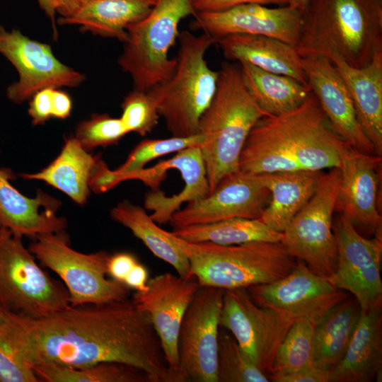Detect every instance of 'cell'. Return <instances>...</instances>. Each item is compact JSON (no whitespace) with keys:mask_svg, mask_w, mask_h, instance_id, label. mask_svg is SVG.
I'll return each instance as SVG.
<instances>
[{"mask_svg":"<svg viewBox=\"0 0 382 382\" xmlns=\"http://www.w3.org/2000/svg\"><path fill=\"white\" fill-rule=\"evenodd\" d=\"M75 0H57L59 7L57 12L60 16L65 15L73 6Z\"/></svg>","mask_w":382,"mask_h":382,"instance_id":"obj_46","label":"cell"},{"mask_svg":"<svg viewBox=\"0 0 382 382\" xmlns=\"http://www.w3.org/2000/svg\"><path fill=\"white\" fill-rule=\"evenodd\" d=\"M270 197L259 175L238 170L223 178L206 197L187 202L169 223L178 228L235 217L260 219Z\"/></svg>","mask_w":382,"mask_h":382,"instance_id":"obj_16","label":"cell"},{"mask_svg":"<svg viewBox=\"0 0 382 382\" xmlns=\"http://www.w3.org/2000/svg\"><path fill=\"white\" fill-rule=\"evenodd\" d=\"M177 64L172 76L148 91L160 116L173 137L198 134L199 120L212 103L217 88L219 71L212 69L205 59L215 39L188 30L178 35Z\"/></svg>","mask_w":382,"mask_h":382,"instance_id":"obj_5","label":"cell"},{"mask_svg":"<svg viewBox=\"0 0 382 382\" xmlns=\"http://www.w3.org/2000/svg\"><path fill=\"white\" fill-rule=\"evenodd\" d=\"M191 28L216 39L233 34L265 35L296 47L301 12L289 5L269 8L248 4L217 11L196 12Z\"/></svg>","mask_w":382,"mask_h":382,"instance_id":"obj_18","label":"cell"},{"mask_svg":"<svg viewBox=\"0 0 382 382\" xmlns=\"http://www.w3.org/2000/svg\"><path fill=\"white\" fill-rule=\"evenodd\" d=\"M40 8L45 12L46 15L50 18L52 23L54 21L55 13L59 7L57 0H37Z\"/></svg>","mask_w":382,"mask_h":382,"instance_id":"obj_45","label":"cell"},{"mask_svg":"<svg viewBox=\"0 0 382 382\" xmlns=\"http://www.w3.org/2000/svg\"><path fill=\"white\" fill-rule=\"evenodd\" d=\"M148 277L147 269L138 262L129 272L123 284L136 291H144L147 289Z\"/></svg>","mask_w":382,"mask_h":382,"instance_id":"obj_44","label":"cell"},{"mask_svg":"<svg viewBox=\"0 0 382 382\" xmlns=\"http://www.w3.org/2000/svg\"><path fill=\"white\" fill-rule=\"evenodd\" d=\"M218 382H268V376L248 358L231 333L219 331Z\"/></svg>","mask_w":382,"mask_h":382,"instance_id":"obj_34","label":"cell"},{"mask_svg":"<svg viewBox=\"0 0 382 382\" xmlns=\"http://www.w3.org/2000/svg\"><path fill=\"white\" fill-rule=\"evenodd\" d=\"M202 142L203 137L200 134L185 137L172 136L166 139H144L133 149L125 163L112 171L115 174H125L141 170L155 158L189 147L200 146Z\"/></svg>","mask_w":382,"mask_h":382,"instance_id":"obj_35","label":"cell"},{"mask_svg":"<svg viewBox=\"0 0 382 382\" xmlns=\"http://www.w3.org/2000/svg\"><path fill=\"white\" fill-rule=\"evenodd\" d=\"M0 53L16 68L18 80L6 89L8 99L21 104L45 88L76 87L84 75L62 63L50 45L0 26Z\"/></svg>","mask_w":382,"mask_h":382,"instance_id":"obj_15","label":"cell"},{"mask_svg":"<svg viewBox=\"0 0 382 382\" xmlns=\"http://www.w3.org/2000/svg\"><path fill=\"white\" fill-rule=\"evenodd\" d=\"M120 117L127 132H135L141 136L150 133L157 125L160 117L157 105L145 91L133 89L122 103Z\"/></svg>","mask_w":382,"mask_h":382,"instance_id":"obj_36","label":"cell"},{"mask_svg":"<svg viewBox=\"0 0 382 382\" xmlns=\"http://www.w3.org/2000/svg\"><path fill=\"white\" fill-rule=\"evenodd\" d=\"M301 58L337 54L361 68L382 52V0H309L301 12Z\"/></svg>","mask_w":382,"mask_h":382,"instance_id":"obj_3","label":"cell"},{"mask_svg":"<svg viewBox=\"0 0 382 382\" xmlns=\"http://www.w3.org/2000/svg\"><path fill=\"white\" fill-rule=\"evenodd\" d=\"M307 82L332 129L352 148L376 154L357 117L347 88L331 61L325 57L301 59Z\"/></svg>","mask_w":382,"mask_h":382,"instance_id":"obj_20","label":"cell"},{"mask_svg":"<svg viewBox=\"0 0 382 382\" xmlns=\"http://www.w3.org/2000/svg\"><path fill=\"white\" fill-rule=\"evenodd\" d=\"M216 43L229 60L246 62L308 85L302 58L296 47L286 42L265 35L233 34L216 39Z\"/></svg>","mask_w":382,"mask_h":382,"instance_id":"obj_25","label":"cell"},{"mask_svg":"<svg viewBox=\"0 0 382 382\" xmlns=\"http://www.w3.org/2000/svg\"><path fill=\"white\" fill-rule=\"evenodd\" d=\"M52 98L54 102L53 118L65 120L70 117L72 110L71 96L60 88H54Z\"/></svg>","mask_w":382,"mask_h":382,"instance_id":"obj_43","label":"cell"},{"mask_svg":"<svg viewBox=\"0 0 382 382\" xmlns=\"http://www.w3.org/2000/svg\"><path fill=\"white\" fill-rule=\"evenodd\" d=\"M180 244L189 259L190 275L200 286L226 290L270 284L286 276L297 264L281 243L221 245L180 238Z\"/></svg>","mask_w":382,"mask_h":382,"instance_id":"obj_6","label":"cell"},{"mask_svg":"<svg viewBox=\"0 0 382 382\" xmlns=\"http://www.w3.org/2000/svg\"><path fill=\"white\" fill-rule=\"evenodd\" d=\"M6 319L30 367L118 363L143 371L151 382L187 381L170 368L149 315L132 301L69 306L38 319L7 311Z\"/></svg>","mask_w":382,"mask_h":382,"instance_id":"obj_1","label":"cell"},{"mask_svg":"<svg viewBox=\"0 0 382 382\" xmlns=\"http://www.w3.org/2000/svg\"><path fill=\"white\" fill-rule=\"evenodd\" d=\"M195 12L217 11L236 6L257 4L261 5H290L291 0H192Z\"/></svg>","mask_w":382,"mask_h":382,"instance_id":"obj_40","label":"cell"},{"mask_svg":"<svg viewBox=\"0 0 382 382\" xmlns=\"http://www.w3.org/2000/svg\"><path fill=\"white\" fill-rule=\"evenodd\" d=\"M127 132L120 118L108 114H95L78 124L74 137L88 151L99 146H108L117 142Z\"/></svg>","mask_w":382,"mask_h":382,"instance_id":"obj_37","label":"cell"},{"mask_svg":"<svg viewBox=\"0 0 382 382\" xmlns=\"http://www.w3.org/2000/svg\"><path fill=\"white\" fill-rule=\"evenodd\" d=\"M224 289L200 286L183 317L179 368L188 381L218 382L217 350Z\"/></svg>","mask_w":382,"mask_h":382,"instance_id":"obj_14","label":"cell"},{"mask_svg":"<svg viewBox=\"0 0 382 382\" xmlns=\"http://www.w3.org/2000/svg\"><path fill=\"white\" fill-rule=\"evenodd\" d=\"M246 289L257 306L293 321L307 319L315 326L349 295L336 288L328 279L313 272L299 260L296 267L284 277Z\"/></svg>","mask_w":382,"mask_h":382,"instance_id":"obj_12","label":"cell"},{"mask_svg":"<svg viewBox=\"0 0 382 382\" xmlns=\"http://www.w3.org/2000/svg\"><path fill=\"white\" fill-rule=\"evenodd\" d=\"M172 232L188 242H209L221 245L254 241L280 243L282 237V233L270 228L259 219L241 217L186 226L174 228Z\"/></svg>","mask_w":382,"mask_h":382,"instance_id":"obj_31","label":"cell"},{"mask_svg":"<svg viewBox=\"0 0 382 382\" xmlns=\"http://www.w3.org/2000/svg\"><path fill=\"white\" fill-rule=\"evenodd\" d=\"M100 159L82 147L74 136L65 139L59 155L45 168L33 173H21L24 180H41L62 191L79 205L90 195V182Z\"/></svg>","mask_w":382,"mask_h":382,"instance_id":"obj_27","label":"cell"},{"mask_svg":"<svg viewBox=\"0 0 382 382\" xmlns=\"http://www.w3.org/2000/svg\"><path fill=\"white\" fill-rule=\"evenodd\" d=\"M337 262L328 279L336 288L349 293L361 310L382 303V236L366 238L350 219L340 214L333 221Z\"/></svg>","mask_w":382,"mask_h":382,"instance_id":"obj_13","label":"cell"},{"mask_svg":"<svg viewBox=\"0 0 382 382\" xmlns=\"http://www.w3.org/2000/svg\"><path fill=\"white\" fill-rule=\"evenodd\" d=\"M62 232L36 236L29 250L40 264L63 281L71 306L99 305L127 300L129 289L108 277L110 254L80 253L69 246Z\"/></svg>","mask_w":382,"mask_h":382,"instance_id":"obj_9","label":"cell"},{"mask_svg":"<svg viewBox=\"0 0 382 382\" xmlns=\"http://www.w3.org/2000/svg\"><path fill=\"white\" fill-rule=\"evenodd\" d=\"M381 156L361 152L347 144L335 211L348 217L355 228L374 236L381 234V216L377 207Z\"/></svg>","mask_w":382,"mask_h":382,"instance_id":"obj_19","label":"cell"},{"mask_svg":"<svg viewBox=\"0 0 382 382\" xmlns=\"http://www.w3.org/2000/svg\"><path fill=\"white\" fill-rule=\"evenodd\" d=\"M31 368L40 381L151 382L143 371L118 363H99L83 367L40 364Z\"/></svg>","mask_w":382,"mask_h":382,"instance_id":"obj_32","label":"cell"},{"mask_svg":"<svg viewBox=\"0 0 382 382\" xmlns=\"http://www.w3.org/2000/svg\"></svg>","mask_w":382,"mask_h":382,"instance_id":"obj_49","label":"cell"},{"mask_svg":"<svg viewBox=\"0 0 382 382\" xmlns=\"http://www.w3.org/2000/svg\"><path fill=\"white\" fill-rule=\"evenodd\" d=\"M340 179L337 168L321 174L311 198L287 225L280 241L293 257L328 279L337 267L332 226Z\"/></svg>","mask_w":382,"mask_h":382,"instance_id":"obj_10","label":"cell"},{"mask_svg":"<svg viewBox=\"0 0 382 382\" xmlns=\"http://www.w3.org/2000/svg\"><path fill=\"white\" fill-rule=\"evenodd\" d=\"M39 381L30 366L20 354L4 313L0 318V382Z\"/></svg>","mask_w":382,"mask_h":382,"instance_id":"obj_38","label":"cell"},{"mask_svg":"<svg viewBox=\"0 0 382 382\" xmlns=\"http://www.w3.org/2000/svg\"><path fill=\"white\" fill-rule=\"evenodd\" d=\"M13 178L9 169L0 167V226L22 237L64 231L66 220L56 215L60 200L41 190L28 197L12 185Z\"/></svg>","mask_w":382,"mask_h":382,"instance_id":"obj_21","label":"cell"},{"mask_svg":"<svg viewBox=\"0 0 382 382\" xmlns=\"http://www.w3.org/2000/svg\"><path fill=\"white\" fill-rule=\"evenodd\" d=\"M54 88H45L36 92L30 99L28 114L34 125H42L53 118Z\"/></svg>","mask_w":382,"mask_h":382,"instance_id":"obj_39","label":"cell"},{"mask_svg":"<svg viewBox=\"0 0 382 382\" xmlns=\"http://www.w3.org/2000/svg\"><path fill=\"white\" fill-rule=\"evenodd\" d=\"M321 171H277L257 174L270 193L260 220L282 233L313 195Z\"/></svg>","mask_w":382,"mask_h":382,"instance_id":"obj_26","label":"cell"},{"mask_svg":"<svg viewBox=\"0 0 382 382\" xmlns=\"http://www.w3.org/2000/svg\"><path fill=\"white\" fill-rule=\"evenodd\" d=\"M347 144L311 91L296 108L256 122L242 149L239 170L257 175L340 168Z\"/></svg>","mask_w":382,"mask_h":382,"instance_id":"obj_2","label":"cell"},{"mask_svg":"<svg viewBox=\"0 0 382 382\" xmlns=\"http://www.w3.org/2000/svg\"><path fill=\"white\" fill-rule=\"evenodd\" d=\"M195 13L192 0H156L144 18L129 26L118 64L130 74L134 89L147 91L172 76L177 59L169 58V51L180 21Z\"/></svg>","mask_w":382,"mask_h":382,"instance_id":"obj_7","label":"cell"},{"mask_svg":"<svg viewBox=\"0 0 382 382\" xmlns=\"http://www.w3.org/2000/svg\"><path fill=\"white\" fill-rule=\"evenodd\" d=\"M138 262L137 257L129 253L121 252L110 255L108 261V274L110 278L123 283Z\"/></svg>","mask_w":382,"mask_h":382,"instance_id":"obj_42","label":"cell"},{"mask_svg":"<svg viewBox=\"0 0 382 382\" xmlns=\"http://www.w3.org/2000/svg\"><path fill=\"white\" fill-rule=\"evenodd\" d=\"M245 88L266 115H278L301 105L311 93L305 85L288 76L270 72L248 62H239Z\"/></svg>","mask_w":382,"mask_h":382,"instance_id":"obj_29","label":"cell"},{"mask_svg":"<svg viewBox=\"0 0 382 382\" xmlns=\"http://www.w3.org/2000/svg\"><path fill=\"white\" fill-rule=\"evenodd\" d=\"M308 1L309 0H291L289 6H291L302 12Z\"/></svg>","mask_w":382,"mask_h":382,"instance_id":"obj_47","label":"cell"},{"mask_svg":"<svg viewBox=\"0 0 382 382\" xmlns=\"http://www.w3.org/2000/svg\"><path fill=\"white\" fill-rule=\"evenodd\" d=\"M199 287L193 277L184 278L165 272L149 279L147 289L136 291L132 300L137 308L149 315L170 368L180 373L178 354L180 326Z\"/></svg>","mask_w":382,"mask_h":382,"instance_id":"obj_17","label":"cell"},{"mask_svg":"<svg viewBox=\"0 0 382 382\" xmlns=\"http://www.w3.org/2000/svg\"><path fill=\"white\" fill-rule=\"evenodd\" d=\"M266 114L248 93L240 65L224 62L217 88L202 115L198 134L209 185V194L225 176L239 170L245 141L256 122ZM208 194V195H209Z\"/></svg>","mask_w":382,"mask_h":382,"instance_id":"obj_4","label":"cell"},{"mask_svg":"<svg viewBox=\"0 0 382 382\" xmlns=\"http://www.w3.org/2000/svg\"><path fill=\"white\" fill-rule=\"evenodd\" d=\"M314 328L307 319L294 321L279 345L270 374H291L313 365Z\"/></svg>","mask_w":382,"mask_h":382,"instance_id":"obj_33","label":"cell"},{"mask_svg":"<svg viewBox=\"0 0 382 382\" xmlns=\"http://www.w3.org/2000/svg\"><path fill=\"white\" fill-rule=\"evenodd\" d=\"M328 59L337 69L351 96L358 121L373 144L382 154V52L367 65H349L337 54Z\"/></svg>","mask_w":382,"mask_h":382,"instance_id":"obj_22","label":"cell"},{"mask_svg":"<svg viewBox=\"0 0 382 382\" xmlns=\"http://www.w3.org/2000/svg\"><path fill=\"white\" fill-rule=\"evenodd\" d=\"M274 382H330V370L315 365L288 374H270Z\"/></svg>","mask_w":382,"mask_h":382,"instance_id":"obj_41","label":"cell"},{"mask_svg":"<svg viewBox=\"0 0 382 382\" xmlns=\"http://www.w3.org/2000/svg\"><path fill=\"white\" fill-rule=\"evenodd\" d=\"M382 368V303L361 310L342 359L330 370V382H371Z\"/></svg>","mask_w":382,"mask_h":382,"instance_id":"obj_23","label":"cell"},{"mask_svg":"<svg viewBox=\"0 0 382 382\" xmlns=\"http://www.w3.org/2000/svg\"><path fill=\"white\" fill-rule=\"evenodd\" d=\"M294 321L257 306L246 289L224 290L219 325L229 331L252 362L267 376Z\"/></svg>","mask_w":382,"mask_h":382,"instance_id":"obj_11","label":"cell"},{"mask_svg":"<svg viewBox=\"0 0 382 382\" xmlns=\"http://www.w3.org/2000/svg\"><path fill=\"white\" fill-rule=\"evenodd\" d=\"M22 238L0 226V307L33 319L66 308V287L38 265Z\"/></svg>","mask_w":382,"mask_h":382,"instance_id":"obj_8","label":"cell"},{"mask_svg":"<svg viewBox=\"0 0 382 382\" xmlns=\"http://www.w3.org/2000/svg\"><path fill=\"white\" fill-rule=\"evenodd\" d=\"M5 311L0 307V318L4 315Z\"/></svg>","mask_w":382,"mask_h":382,"instance_id":"obj_48","label":"cell"},{"mask_svg":"<svg viewBox=\"0 0 382 382\" xmlns=\"http://www.w3.org/2000/svg\"><path fill=\"white\" fill-rule=\"evenodd\" d=\"M156 0H75L59 17L61 25H76L80 30L104 37L127 39V28L144 18Z\"/></svg>","mask_w":382,"mask_h":382,"instance_id":"obj_24","label":"cell"},{"mask_svg":"<svg viewBox=\"0 0 382 382\" xmlns=\"http://www.w3.org/2000/svg\"><path fill=\"white\" fill-rule=\"evenodd\" d=\"M361 312L358 301L349 294L315 326L313 365L330 369L342 359Z\"/></svg>","mask_w":382,"mask_h":382,"instance_id":"obj_30","label":"cell"},{"mask_svg":"<svg viewBox=\"0 0 382 382\" xmlns=\"http://www.w3.org/2000/svg\"><path fill=\"white\" fill-rule=\"evenodd\" d=\"M110 216L129 229L155 256L170 265L179 276L192 277L190 261L180 244V238L159 227L144 208L123 201L112 208Z\"/></svg>","mask_w":382,"mask_h":382,"instance_id":"obj_28","label":"cell"}]
</instances>
